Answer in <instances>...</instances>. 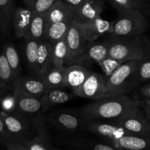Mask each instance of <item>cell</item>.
<instances>
[{
    "instance_id": "24",
    "label": "cell",
    "mask_w": 150,
    "mask_h": 150,
    "mask_svg": "<svg viewBox=\"0 0 150 150\" xmlns=\"http://www.w3.org/2000/svg\"><path fill=\"white\" fill-rule=\"evenodd\" d=\"M16 8L14 0H0V26L4 35L10 29Z\"/></svg>"
},
{
    "instance_id": "23",
    "label": "cell",
    "mask_w": 150,
    "mask_h": 150,
    "mask_svg": "<svg viewBox=\"0 0 150 150\" xmlns=\"http://www.w3.org/2000/svg\"><path fill=\"white\" fill-rule=\"evenodd\" d=\"M66 69V66L51 67L41 78L49 89H61L64 87Z\"/></svg>"
},
{
    "instance_id": "7",
    "label": "cell",
    "mask_w": 150,
    "mask_h": 150,
    "mask_svg": "<svg viewBox=\"0 0 150 150\" xmlns=\"http://www.w3.org/2000/svg\"><path fill=\"white\" fill-rule=\"evenodd\" d=\"M83 129L100 136L107 143L117 140L127 135H130L112 120H95L85 121Z\"/></svg>"
},
{
    "instance_id": "44",
    "label": "cell",
    "mask_w": 150,
    "mask_h": 150,
    "mask_svg": "<svg viewBox=\"0 0 150 150\" xmlns=\"http://www.w3.org/2000/svg\"><path fill=\"white\" fill-rule=\"evenodd\" d=\"M144 110L145 115H146L148 121H149L150 123V109H148V108H144Z\"/></svg>"
},
{
    "instance_id": "46",
    "label": "cell",
    "mask_w": 150,
    "mask_h": 150,
    "mask_svg": "<svg viewBox=\"0 0 150 150\" xmlns=\"http://www.w3.org/2000/svg\"><path fill=\"white\" fill-rule=\"evenodd\" d=\"M0 16H1V14H0Z\"/></svg>"
},
{
    "instance_id": "8",
    "label": "cell",
    "mask_w": 150,
    "mask_h": 150,
    "mask_svg": "<svg viewBox=\"0 0 150 150\" xmlns=\"http://www.w3.org/2000/svg\"><path fill=\"white\" fill-rule=\"evenodd\" d=\"M75 95L97 100L105 97V78L100 73L91 71L83 84L73 92Z\"/></svg>"
},
{
    "instance_id": "35",
    "label": "cell",
    "mask_w": 150,
    "mask_h": 150,
    "mask_svg": "<svg viewBox=\"0 0 150 150\" xmlns=\"http://www.w3.org/2000/svg\"><path fill=\"white\" fill-rule=\"evenodd\" d=\"M57 1V0H35L31 8L35 14L46 13Z\"/></svg>"
},
{
    "instance_id": "22",
    "label": "cell",
    "mask_w": 150,
    "mask_h": 150,
    "mask_svg": "<svg viewBox=\"0 0 150 150\" xmlns=\"http://www.w3.org/2000/svg\"><path fill=\"white\" fill-rule=\"evenodd\" d=\"M48 26L46 13L35 14L25 38L33 39L38 41L45 40Z\"/></svg>"
},
{
    "instance_id": "10",
    "label": "cell",
    "mask_w": 150,
    "mask_h": 150,
    "mask_svg": "<svg viewBox=\"0 0 150 150\" xmlns=\"http://www.w3.org/2000/svg\"><path fill=\"white\" fill-rule=\"evenodd\" d=\"M47 120L50 124L64 131L76 132L84 128L85 120L70 111H56L50 114Z\"/></svg>"
},
{
    "instance_id": "4",
    "label": "cell",
    "mask_w": 150,
    "mask_h": 150,
    "mask_svg": "<svg viewBox=\"0 0 150 150\" xmlns=\"http://www.w3.org/2000/svg\"><path fill=\"white\" fill-rule=\"evenodd\" d=\"M148 29L146 16L137 9L118 11V17L113 21L111 35L115 37H133L141 35Z\"/></svg>"
},
{
    "instance_id": "18",
    "label": "cell",
    "mask_w": 150,
    "mask_h": 150,
    "mask_svg": "<svg viewBox=\"0 0 150 150\" xmlns=\"http://www.w3.org/2000/svg\"><path fill=\"white\" fill-rule=\"evenodd\" d=\"M52 45L48 40L39 41L35 76L41 78L52 66Z\"/></svg>"
},
{
    "instance_id": "30",
    "label": "cell",
    "mask_w": 150,
    "mask_h": 150,
    "mask_svg": "<svg viewBox=\"0 0 150 150\" xmlns=\"http://www.w3.org/2000/svg\"><path fill=\"white\" fill-rule=\"evenodd\" d=\"M24 40L25 59H26V64H27L29 70L35 76L39 41L33 39H29V38H25Z\"/></svg>"
},
{
    "instance_id": "16",
    "label": "cell",
    "mask_w": 150,
    "mask_h": 150,
    "mask_svg": "<svg viewBox=\"0 0 150 150\" xmlns=\"http://www.w3.org/2000/svg\"><path fill=\"white\" fill-rule=\"evenodd\" d=\"M34 15L35 13L30 7H16L14 11L12 22H13L15 35L18 38L24 39L26 38Z\"/></svg>"
},
{
    "instance_id": "26",
    "label": "cell",
    "mask_w": 150,
    "mask_h": 150,
    "mask_svg": "<svg viewBox=\"0 0 150 150\" xmlns=\"http://www.w3.org/2000/svg\"><path fill=\"white\" fill-rule=\"evenodd\" d=\"M13 73L3 53L0 54V92L12 90L15 81Z\"/></svg>"
},
{
    "instance_id": "15",
    "label": "cell",
    "mask_w": 150,
    "mask_h": 150,
    "mask_svg": "<svg viewBox=\"0 0 150 150\" xmlns=\"http://www.w3.org/2000/svg\"><path fill=\"white\" fill-rule=\"evenodd\" d=\"M16 100V111L26 117H34L42 112V102L40 98L13 92Z\"/></svg>"
},
{
    "instance_id": "29",
    "label": "cell",
    "mask_w": 150,
    "mask_h": 150,
    "mask_svg": "<svg viewBox=\"0 0 150 150\" xmlns=\"http://www.w3.org/2000/svg\"><path fill=\"white\" fill-rule=\"evenodd\" d=\"M70 146L80 150H119L109 144H103L82 139L66 141Z\"/></svg>"
},
{
    "instance_id": "9",
    "label": "cell",
    "mask_w": 150,
    "mask_h": 150,
    "mask_svg": "<svg viewBox=\"0 0 150 150\" xmlns=\"http://www.w3.org/2000/svg\"><path fill=\"white\" fill-rule=\"evenodd\" d=\"M65 42L68 50V57L65 66L73 64L75 59L82 52L88 42L83 35L81 25L72 21L65 36Z\"/></svg>"
},
{
    "instance_id": "43",
    "label": "cell",
    "mask_w": 150,
    "mask_h": 150,
    "mask_svg": "<svg viewBox=\"0 0 150 150\" xmlns=\"http://www.w3.org/2000/svg\"><path fill=\"white\" fill-rule=\"evenodd\" d=\"M4 146H5V147H6V150H17L16 148L14 147V146H13V145H12L11 143H10V142L5 144H4Z\"/></svg>"
},
{
    "instance_id": "25",
    "label": "cell",
    "mask_w": 150,
    "mask_h": 150,
    "mask_svg": "<svg viewBox=\"0 0 150 150\" xmlns=\"http://www.w3.org/2000/svg\"><path fill=\"white\" fill-rule=\"evenodd\" d=\"M72 21H66L57 22L48 25L45 40H48V42H51V45H53L57 41L64 39L67 35Z\"/></svg>"
},
{
    "instance_id": "42",
    "label": "cell",
    "mask_w": 150,
    "mask_h": 150,
    "mask_svg": "<svg viewBox=\"0 0 150 150\" xmlns=\"http://www.w3.org/2000/svg\"><path fill=\"white\" fill-rule=\"evenodd\" d=\"M35 0H23V2L24 4L25 7H32V4L33 3L35 2Z\"/></svg>"
},
{
    "instance_id": "12",
    "label": "cell",
    "mask_w": 150,
    "mask_h": 150,
    "mask_svg": "<svg viewBox=\"0 0 150 150\" xmlns=\"http://www.w3.org/2000/svg\"><path fill=\"white\" fill-rule=\"evenodd\" d=\"M104 9L103 0H86L75 10L73 21L79 25L89 23L100 17Z\"/></svg>"
},
{
    "instance_id": "17",
    "label": "cell",
    "mask_w": 150,
    "mask_h": 150,
    "mask_svg": "<svg viewBox=\"0 0 150 150\" xmlns=\"http://www.w3.org/2000/svg\"><path fill=\"white\" fill-rule=\"evenodd\" d=\"M108 144L119 150H150V136L127 135Z\"/></svg>"
},
{
    "instance_id": "39",
    "label": "cell",
    "mask_w": 150,
    "mask_h": 150,
    "mask_svg": "<svg viewBox=\"0 0 150 150\" xmlns=\"http://www.w3.org/2000/svg\"><path fill=\"white\" fill-rule=\"evenodd\" d=\"M137 7V10L142 11V9L145 8L150 4V0H135Z\"/></svg>"
},
{
    "instance_id": "27",
    "label": "cell",
    "mask_w": 150,
    "mask_h": 150,
    "mask_svg": "<svg viewBox=\"0 0 150 150\" xmlns=\"http://www.w3.org/2000/svg\"><path fill=\"white\" fill-rule=\"evenodd\" d=\"M2 53L10 67L15 79H17L21 76V62L18 52L16 46L13 43L8 42L4 45Z\"/></svg>"
},
{
    "instance_id": "1",
    "label": "cell",
    "mask_w": 150,
    "mask_h": 150,
    "mask_svg": "<svg viewBox=\"0 0 150 150\" xmlns=\"http://www.w3.org/2000/svg\"><path fill=\"white\" fill-rule=\"evenodd\" d=\"M141 106L140 101L120 95L94 100L81 110L80 116L85 120H114L127 111Z\"/></svg>"
},
{
    "instance_id": "34",
    "label": "cell",
    "mask_w": 150,
    "mask_h": 150,
    "mask_svg": "<svg viewBox=\"0 0 150 150\" xmlns=\"http://www.w3.org/2000/svg\"><path fill=\"white\" fill-rule=\"evenodd\" d=\"M109 3L117 11L129 9H137L135 0H104Z\"/></svg>"
},
{
    "instance_id": "5",
    "label": "cell",
    "mask_w": 150,
    "mask_h": 150,
    "mask_svg": "<svg viewBox=\"0 0 150 150\" xmlns=\"http://www.w3.org/2000/svg\"><path fill=\"white\" fill-rule=\"evenodd\" d=\"M6 130L11 142H21L30 137L33 133L32 117H26L18 113H6L0 111Z\"/></svg>"
},
{
    "instance_id": "40",
    "label": "cell",
    "mask_w": 150,
    "mask_h": 150,
    "mask_svg": "<svg viewBox=\"0 0 150 150\" xmlns=\"http://www.w3.org/2000/svg\"><path fill=\"white\" fill-rule=\"evenodd\" d=\"M10 143H11L12 145L17 150H29L26 146H24L23 144L18 143V142H10Z\"/></svg>"
},
{
    "instance_id": "31",
    "label": "cell",
    "mask_w": 150,
    "mask_h": 150,
    "mask_svg": "<svg viewBox=\"0 0 150 150\" xmlns=\"http://www.w3.org/2000/svg\"><path fill=\"white\" fill-rule=\"evenodd\" d=\"M138 76L139 82H146L150 81V43L144 57L142 59L139 60Z\"/></svg>"
},
{
    "instance_id": "6",
    "label": "cell",
    "mask_w": 150,
    "mask_h": 150,
    "mask_svg": "<svg viewBox=\"0 0 150 150\" xmlns=\"http://www.w3.org/2000/svg\"><path fill=\"white\" fill-rule=\"evenodd\" d=\"M141 107H136L112 121L130 135L150 136V123Z\"/></svg>"
},
{
    "instance_id": "41",
    "label": "cell",
    "mask_w": 150,
    "mask_h": 150,
    "mask_svg": "<svg viewBox=\"0 0 150 150\" xmlns=\"http://www.w3.org/2000/svg\"><path fill=\"white\" fill-rule=\"evenodd\" d=\"M141 106L143 107L144 108H148L150 109V100L144 99L142 101H140Z\"/></svg>"
},
{
    "instance_id": "36",
    "label": "cell",
    "mask_w": 150,
    "mask_h": 150,
    "mask_svg": "<svg viewBox=\"0 0 150 150\" xmlns=\"http://www.w3.org/2000/svg\"><path fill=\"white\" fill-rule=\"evenodd\" d=\"M11 142V137L9 135L7 130H6L4 122H3L2 119H1V116H0V143H2L4 145L5 144Z\"/></svg>"
},
{
    "instance_id": "45",
    "label": "cell",
    "mask_w": 150,
    "mask_h": 150,
    "mask_svg": "<svg viewBox=\"0 0 150 150\" xmlns=\"http://www.w3.org/2000/svg\"><path fill=\"white\" fill-rule=\"evenodd\" d=\"M50 150H62V149H56V148H51L50 149Z\"/></svg>"
},
{
    "instance_id": "14",
    "label": "cell",
    "mask_w": 150,
    "mask_h": 150,
    "mask_svg": "<svg viewBox=\"0 0 150 150\" xmlns=\"http://www.w3.org/2000/svg\"><path fill=\"white\" fill-rule=\"evenodd\" d=\"M113 21L98 17L89 23L81 25L84 38L87 42H95L98 38L106 34L111 35Z\"/></svg>"
},
{
    "instance_id": "37",
    "label": "cell",
    "mask_w": 150,
    "mask_h": 150,
    "mask_svg": "<svg viewBox=\"0 0 150 150\" xmlns=\"http://www.w3.org/2000/svg\"><path fill=\"white\" fill-rule=\"evenodd\" d=\"M139 93L144 99L150 100V83L142 86L139 89Z\"/></svg>"
},
{
    "instance_id": "13",
    "label": "cell",
    "mask_w": 150,
    "mask_h": 150,
    "mask_svg": "<svg viewBox=\"0 0 150 150\" xmlns=\"http://www.w3.org/2000/svg\"><path fill=\"white\" fill-rule=\"evenodd\" d=\"M108 56V47L105 42H89L82 51V52L75 59L72 64L86 66L93 63L98 64L100 60Z\"/></svg>"
},
{
    "instance_id": "19",
    "label": "cell",
    "mask_w": 150,
    "mask_h": 150,
    "mask_svg": "<svg viewBox=\"0 0 150 150\" xmlns=\"http://www.w3.org/2000/svg\"><path fill=\"white\" fill-rule=\"evenodd\" d=\"M90 72L87 67L79 64L67 66L65 72L64 87L70 88L74 92L83 84Z\"/></svg>"
},
{
    "instance_id": "3",
    "label": "cell",
    "mask_w": 150,
    "mask_h": 150,
    "mask_svg": "<svg viewBox=\"0 0 150 150\" xmlns=\"http://www.w3.org/2000/svg\"><path fill=\"white\" fill-rule=\"evenodd\" d=\"M139 64V60L125 62L105 78V97L126 95L133 90L140 83L138 76Z\"/></svg>"
},
{
    "instance_id": "2",
    "label": "cell",
    "mask_w": 150,
    "mask_h": 150,
    "mask_svg": "<svg viewBox=\"0 0 150 150\" xmlns=\"http://www.w3.org/2000/svg\"><path fill=\"white\" fill-rule=\"evenodd\" d=\"M104 42L108 47V56L123 62L142 59L150 43L148 40H145L141 35L133 37L111 35Z\"/></svg>"
},
{
    "instance_id": "28",
    "label": "cell",
    "mask_w": 150,
    "mask_h": 150,
    "mask_svg": "<svg viewBox=\"0 0 150 150\" xmlns=\"http://www.w3.org/2000/svg\"><path fill=\"white\" fill-rule=\"evenodd\" d=\"M68 57V50L65 42V38L57 41L52 45L51 64L52 67L65 66Z\"/></svg>"
},
{
    "instance_id": "38",
    "label": "cell",
    "mask_w": 150,
    "mask_h": 150,
    "mask_svg": "<svg viewBox=\"0 0 150 150\" xmlns=\"http://www.w3.org/2000/svg\"><path fill=\"white\" fill-rule=\"evenodd\" d=\"M62 1H64L65 3H67V4L71 6L72 7H73V8L76 10V9L78 8L81 4H83L86 0H62Z\"/></svg>"
},
{
    "instance_id": "33",
    "label": "cell",
    "mask_w": 150,
    "mask_h": 150,
    "mask_svg": "<svg viewBox=\"0 0 150 150\" xmlns=\"http://www.w3.org/2000/svg\"><path fill=\"white\" fill-rule=\"evenodd\" d=\"M1 110L6 113H16V100L13 92L4 95L0 100Z\"/></svg>"
},
{
    "instance_id": "20",
    "label": "cell",
    "mask_w": 150,
    "mask_h": 150,
    "mask_svg": "<svg viewBox=\"0 0 150 150\" xmlns=\"http://www.w3.org/2000/svg\"><path fill=\"white\" fill-rule=\"evenodd\" d=\"M75 9L63 1L57 0L46 12L48 25L57 22L73 21Z\"/></svg>"
},
{
    "instance_id": "32",
    "label": "cell",
    "mask_w": 150,
    "mask_h": 150,
    "mask_svg": "<svg viewBox=\"0 0 150 150\" xmlns=\"http://www.w3.org/2000/svg\"><path fill=\"white\" fill-rule=\"evenodd\" d=\"M123 62H123L122 60H120L118 59L107 56L105 58L103 59L102 60H100L98 63V64L100 67L101 70H102L103 73V75L105 76V78H107L116 69L118 68Z\"/></svg>"
},
{
    "instance_id": "21",
    "label": "cell",
    "mask_w": 150,
    "mask_h": 150,
    "mask_svg": "<svg viewBox=\"0 0 150 150\" xmlns=\"http://www.w3.org/2000/svg\"><path fill=\"white\" fill-rule=\"evenodd\" d=\"M73 98V95L60 89H48L40 97L42 112L48 111L55 105L63 104Z\"/></svg>"
},
{
    "instance_id": "11",
    "label": "cell",
    "mask_w": 150,
    "mask_h": 150,
    "mask_svg": "<svg viewBox=\"0 0 150 150\" xmlns=\"http://www.w3.org/2000/svg\"><path fill=\"white\" fill-rule=\"evenodd\" d=\"M49 88L42 78L37 76H20L13 82L12 91L40 98Z\"/></svg>"
}]
</instances>
